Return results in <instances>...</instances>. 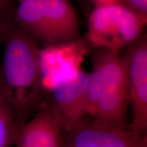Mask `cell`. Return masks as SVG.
Here are the masks:
<instances>
[{"label":"cell","mask_w":147,"mask_h":147,"mask_svg":"<svg viewBox=\"0 0 147 147\" xmlns=\"http://www.w3.org/2000/svg\"><path fill=\"white\" fill-rule=\"evenodd\" d=\"M91 1L95 3V6H99V5L122 3L123 0H91Z\"/></svg>","instance_id":"cell-13"},{"label":"cell","mask_w":147,"mask_h":147,"mask_svg":"<svg viewBox=\"0 0 147 147\" xmlns=\"http://www.w3.org/2000/svg\"><path fill=\"white\" fill-rule=\"evenodd\" d=\"M13 23L45 47L80 38L79 21L69 0H19Z\"/></svg>","instance_id":"cell-3"},{"label":"cell","mask_w":147,"mask_h":147,"mask_svg":"<svg viewBox=\"0 0 147 147\" xmlns=\"http://www.w3.org/2000/svg\"><path fill=\"white\" fill-rule=\"evenodd\" d=\"M89 73L80 69L72 76L53 84L46 102L66 128L86 115Z\"/></svg>","instance_id":"cell-7"},{"label":"cell","mask_w":147,"mask_h":147,"mask_svg":"<svg viewBox=\"0 0 147 147\" xmlns=\"http://www.w3.org/2000/svg\"><path fill=\"white\" fill-rule=\"evenodd\" d=\"M146 23L123 3L95 6L89 16L85 39L90 49L100 47L120 52L144 33Z\"/></svg>","instance_id":"cell-4"},{"label":"cell","mask_w":147,"mask_h":147,"mask_svg":"<svg viewBox=\"0 0 147 147\" xmlns=\"http://www.w3.org/2000/svg\"><path fill=\"white\" fill-rule=\"evenodd\" d=\"M17 125L15 116L0 95V147H14Z\"/></svg>","instance_id":"cell-10"},{"label":"cell","mask_w":147,"mask_h":147,"mask_svg":"<svg viewBox=\"0 0 147 147\" xmlns=\"http://www.w3.org/2000/svg\"><path fill=\"white\" fill-rule=\"evenodd\" d=\"M86 115L102 123L126 127L129 107L127 87L120 52L105 48L89 49Z\"/></svg>","instance_id":"cell-2"},{"label":"cell","mask_w":147,"mask_h":147,"mask_svg":"<svg viewBox=\"0 0 147 147\" xmlns=\"http://www.w3.org/2000/svg\"><path fill=\"white\" fill-rule=\"evenodd\" d=\"M13 5L12 0H0V42L9 26L13 23Z\"/></svg>","instance_id":"cell-11"},{"label":"cell","mask_w":147,"mask_h":147,"mask_svg":"<svg viewBox=\"0 0 147 147\" xmlns=\"http://www.w3.org/2000/svg\"><path fill=\"white\" fill-rule=\"evenodd\" d=\"M59 120L45 102L26 122L17 125L14 147H61Z\"/></svg>","instance_id":"cell-9"},{"label":"cell","mask_w":147,"mask_h":147,"mask_svg":"<svg viewBox=\"0 0 147 147\" xmlns=\"http://www.w3.org/2000/svg\"><path fill=\"white\" fill-rule=\"evenodd\" d=\"M90 46L86 39L47 46L41 49L40 63L47 90L56 82L72 76L81 69L80 63Z\"/></svg>","instance_id":"cell-8"},{"label":"cell","mask_w":147,"mask_h":147,"mask_svg":"<svg viewBox=\"0 0 147 147\" xmlns=\"http://www.w3.org/2000/svg\"><path fill=\"white\" fill-rule=\"evenodd\" d=\"M122 3L129 10L147 21V0H123Z\"/></svg>","instance_id":"cell-12"},{"label":"cell","mask_w":147,"mask_h":147,"mask_svg":"<svg viewBox=\"0 0 147 147\" xmlns=\"http://www.w3.org/2000/svg\"><path fill=\"white\" fill-rule=\"evenodd\" d=\"M125 74L129 106L131 110L129 129L142 134L147 131V36L143 34L120 51Z\"/></svg>","instance_id":"cell-5"},{"label":"cell","mask_w":147,"mask_h":147,"mask_svg":"<svg viewBox=\"0 0 147 147\" xmlns=\"http://www.w3.org/2000/svg\"><path fill=\"white\" fill-rule=\"evenodd\" d=\"M4 52L0 65V95L18 124L32 118L47 101L39 42L14 23L3 36Z\"/></svg>","instance_id":"cell-1"},{"label":"cell","mask_w":147,"mask_h":147,"mask_svg":"<svg viewBox=\"0 0 147 147\" xmlns=\"http://www.w3.org/2000/svg\"><path fill=\"white\" fill-rule=\"evenodd\" d=\"M61 147H147V136L84 116L62 129Z\"/></svg>","instance_id":"cell-6"}]
</instances>
